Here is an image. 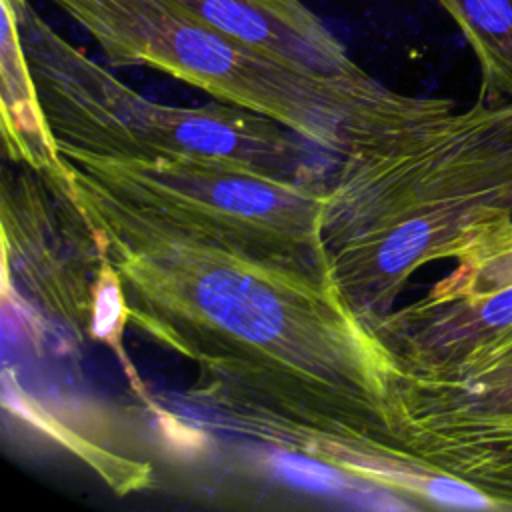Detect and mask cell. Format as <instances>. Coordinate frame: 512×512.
<instances>
[{"label":"cell","instance_id":"6da1fadb","mask_svg":"<svg viewBox=\"0 0 512 512\" xmlns=\"http://www.w3.org/2000/svg\"><path fill=\"white\" fill-rule=\"evenodd\" d=\"M62 162L50 180L116 270L128 324L198 364L194 402L350 478L398 496L414 490L418 466L398 448L390 418L394 362L330 274L178 234Z\"/></svg>","mask_w":512,"mask_h":512},{"label":"cell","instance_id":"7a4b0ae2","mask_svg":"<svg viewBox=\"0 0 512 512\" xmlns=\"http://www.w3.org/2000/svg\"><path fill=\"white\" fill-rule=\"evenodd\" d=\"M512 220V102L478 96L336 160L322 214L334 286L374 324L410 278Z\"/></svg>","mask_w":512,"mask_h":512},{"label":"cell","instance_id":"3957f363","mask_svg":"<svg viewBox=\"0 0 512 512\" xmlns=\"http://www.w3.org/2000/svg\"><path fill=\"white\" fill-rule=\"evenodd\" d=\"M112 68L142 66L268 116L340 160L432 118L454 100L364 92L282 64L220 32L180 0H50Z\"/></svg>","mask_w":512,"mask_h":512},{"label":"cell","instance_id":"277c9868","mask_svg":"<svg viewBox=\"0 0 512 512\" xmlns=\"http://www.w3.org/2000/svg\"><path fill=\"white\" fill-rule=\"evenodd\" d=\"M36 98L58 152L110 160L198 158L284 180H318L312 144L276 120L212 102H154L12 0Z\"/></svg>","mask_w":512,"mask_h":512},{"label":"cell","instance_id":"5b68a950","mask_svg":"<svg viewBox=\"0 0 512 512\" xmlns=\"http://www.w3.org/2000/svg\"><path fill=\"white\" fill-rule=\"evenodd\" d=\"M58 154L96 190L150 222L262 260L330 274L322 244L326 182L284 180L198 158Z\"/></svg>","mask_w":512,"mask_h":512},{"label":"cell","instance_id":"8992f818","mask_svg":"<svg viewBox=\"0 0 512 512\" xmlns=\"http://www.w3.org/2000/svg\"><path fill=\"white\" fill-rule=\"evenodd\" d=\"M390 418L398 448L414 464L466 478L512 512V366L466 380L394 366Z\"/></svg>","mask_w":512,"mask_h":512},{"label":"cell","instance_id":"52a82bcc","mask_svg":"<svg viewBox=\"0 0 512 512\" xmlns=\"http://www.w3.org/2000/svg\"><path fill=\"white\" fill-rule=\"evenodd\" d=\"M4 290L74 334H90L100 246L78 206L42 172L6 180L2 192Z\"/></svg>","mask_w":512,"mask_h":512},{"label":"cell","instance_id":"ba28073f","mask_svg":"<svg viewBox=\"0 0 512 512\" xmlns=\"http://www.w3.org/2000/svg\"><path fill=\"white\" fill-rule=\"evenodd\" d=\"M396 370L466 380L512 366V286L422 298L370 324Z\"/></svg>","mask_w":512,"mask_h":512},{"label":"cell","instance_id":"9c48e42d","mask_svg":"<svg viewBox=\"0 0 512 512\" xmlns=\"http://www.w3.org/2000/svg\"><path fill=\"white\" fill-rule=\"evenodd\" d=\"M230 38L306 74L364 90L386 86L362 70L302 0H180Z\"/></svg>","mask_w":512,"mask_h":512},{"label":"cell","instance_id":"30bf717a","mask_svg":"<svg viewBox=\"0 0 512 512\" xmlns=\"http://www.w3.org/2000/svg\"><path fill=\"white\" fill-rule=\"evenodd\" d=\"M2 10V120L6 152L36 172H50L62 158L44 124L36 98L26 52L20 38L18 16L12 0H0Z\"/></svg>","mask_w":512,"mask_h":512},{"label":"cell","instance_id":"8fae6325","mask_svg":"<svg viewBox=\"0 0 512 512\" xmlns=\"http://www.w3.org/2000/svg\"><path fill=\"white\" fill-rule=\"evenodd\" d=\"M470 44L478 96L512 102V0H436Z\"/></svg>","mask_w":512,"mask_h":512},{"label":"cell","instance_id":"7c38bea8","mask_svg":"<svg viewBox=\"0 0 512 512\" xmlns=\"http://www.w3.org/2000/svg\"><path fill=\"white\" fill-rule=\"evenodd\" d=\"M506 286H512V220L484 230L460 254L454 270L428 292L434 296H464Z\"/></svg>","mask_w":512,"mask_h":512},{"label":"cell","instance_id":"4fadbf2b","mask_svg":"<svg viewBox=\"0 0 512 512\" xmlns=\"http://www.w3.org/2000/svg\"><path fill=\"white\" fill-rule=\"evenodd\" d=\"M102 252V250H100ZM128 324V310H126V300L122 294L120 278L108 258L102 254L100 268L96 274L94 282V306H92V322H90V336L104 342L112 352H116L118 362L122 370L130 376L132 386L136 392L144 394L142 382L138 380L130 358L124 354V326Z\"/></svg>","mask_w":512,"mask_h":512},{"label":"cell","instance_id":"5bb4252c","mask_svg":"<svg viewBox=\"0 0 512 512\" xmlns=\"http://www.w3.org/2000/svg\"><path fill=\"white\" fill-rule=\"evenodd\" d=\"M274 466L292 484L314 490V492L336 494L350 484V476L344 470L324 460L298 454V452L282 450L280 454H276Z\"/></svg>","mask_w":512,"mask_h":512}]
</instances>
